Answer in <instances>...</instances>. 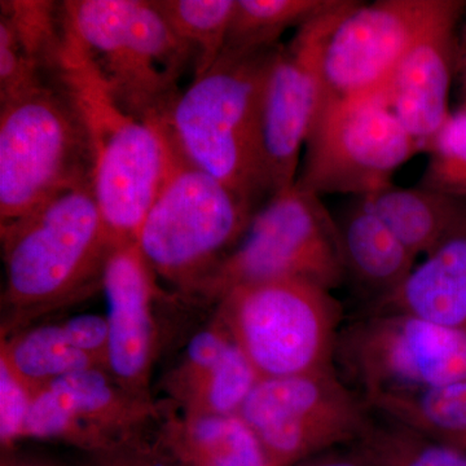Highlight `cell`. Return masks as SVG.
<instances>
[{
	"mask_svg": "<svg viewBox=\"0 0 466 466\" xmlns=\"http://www.w3.org/2000/svg\"><path fill=\"white\" fill-rule=\"evenodd\" d=\"M460 66H461L462 73H464L465 101L462 106H466V18L464 27H462L461 33H460Z\"/></svg>",
	"mask_w": 466,
	"mask_h": 466,
	"instance_id": "33",
	"label": "cell"
},
{
	"mask_svg": "<svg viewBox=\"0 0 466 466\" xmlns=\"http://www.w3.org/2000/svg\"><path fill=\"white\" fill-rule=\"evenodd\" d=\"M90 466H177L179 462L164 453L142 446L137 441H126L112 449L96 451Z\"/></svg>",
	"mask_w": 466,
	"mask_h": 466,
	"instance_id": "30",
	"label": "cell"
},
{
	"mask_svg": "<svg viewBox=\"0 0 466 466\" xmlns=\"http://www.w3.org/2000/svg\"><path fill=\"white\" fill-rule=\"evenodd\" d=\"M2 245L5 296L16 308H41L73 296L95 275L103 276L116 247L90 182L2 226Z\"/></svg>",
	"mask_w": 466,
	"mask_h": 466,
	"instance_id": "4",
	"label": "cell"
},
{
	"mask_svg": "<svg viewBox=\"0 0 466 466\" xmlns=\"http://www.w3.org/2000/svg\"><path fill=\"white\" fill-rule=\"evenodd\" d=\"M280 45L225 50L174 101L164 130L184 159L257 210L268 200L262 155V101Z\"/></svg>",
	"mask_w": 466,
	"mask_h": 466,
	"instance_id": "1",
	"label": "cell"
},
{
	"mask_svg": "<svg viewBox=\"0 0 466 466\" xmlns=\"http://www.w3.org/2000/svg\"><path fill=\"white\" fill-rule=\"evenodd\" d=\"M372 410L333 370L259 380L238 415L250 426L269 466L299 464L336 444L357 441Z\"/></svg>",
	"mask_w": 466,
	"mask_h": 466,
	"instance_id": "10",
	"label": "cell"
},
{
	"mask_svg": "<svg viewBox=\"0 0 466 466\" xmlns=\"http://www.w3.org/2000/svg\"><path fill=\"white\" fill-rule=\"evenodd\" d=\"M381 218L400 240L420 258L431 253L466 217V202L413 187H385L359 198Z\"/></svg>",
	"mask_w": 466,
	"mask_h": 466,
	"instance_id": "20",
	"label": "cell"
},
{
	"mask_svg": "<svg viewBox=\"0 0 466 466\" xmlns=\"http://www.w3.org/2000/svg\"><path fill=\"white\" fill-rule=\"evenodd\" d=\"M466 3L444 0L437 17L401 58L383 95L408 133L428 148L449 118L453 70L460 63V30Z\"/></svg>",
	"mask_w": 466,
	"mask_h": 466,
	"instance_id": "15",
	"label": "cell"
},
{
	"mask_svg": "<svg viewBox=\"0 0 466 466\" xmlns=\"http://www.w3.org/2000/svg\"><path fill=\"white\" fill-rule=\"evenodd\" d=\"M357 5L358 0H337L329 11L299 27L279 51L262 101V155L269 198L296 183L300 155L324 103L328 42Z\"/></svg>",
	"mask_w": 466,
	"mask_h": 466,
	"instance_id": "12",
	"label": "cell"
},
{
	"mask_svg": "<svg viewBox=\"0 0 466 466\" xmlns=\"http://www.w3.org/2000/svg\"><path fill=\"white\" fill-rule=\"evenodd\" d=\"M364 400L466 380V332L400 312H372L339 337L337 350Z\"/></svg>",
	"mask_w": 466,
	"mask_h": 466,
	"instance_id": "11",
	"label": "cell"
},
{
	"mask_svg": "<svg viewBox=\"0 0 466 466\" xmlns=\"http://www.w3.org/2000/svg\"><path fill=\"white\" fill-rule=\"evenodd\" d=\"M64 333L76 349L96 360L106 370L108 358V319L96 314L78 315L61 323Z\"/></svg>",
	"mask_w": 466,
	"mask_h": 466,
	"instance_id": "29",
	"label": "cell"
},
{
	"mask_svg": "<svg viewBox=\"0 0 466 466\" xmlns=\"http://www.w3.org/2000/svg\"><path fill=\"white\" fill-rule=\"evenodd\" d=\"M424 150L383 96L325 99L305 146L296 184L323 195L367 198L392 184L395 171Z\"/></svg>",
	"mask_w": 466,
	"mask_h": 466,
	"instance_id": "9",
	"label": "cell"
},
{
	"mask_svg": "<svg viewBox=\"0 0 466 466\" xmlns=\"http://www.w3.org/2000/svg\"><path fill=\"white\" fill-rule=\"evenodd\" d=\"M219 300L223 328L260 380L333 370L341 309L332 291L279 279L241 285Z\"/></svg>",
	"mask_w": 466,
	"mask_h": 466,
	"instance_id": "7",
	"label": "cell"
},
{
	"mask_svg": "<svg viewBox=\"0 0 466 466\" xmlns=\"http://www.w3.org/2000/svg\"><path fill=\"white\" fill-rule=\"evenodd\" d=\"M444 0L358 2L325 51V99L383 96L401 58Z\"/></svg>",
	"mask_w": 466,
	"mask_h": 466,
	"instance_id": "13",
	"label": "cell"
},
{
	"mask_svg": "<svg viewBox=\"0 0 466 466\" xmlns=\"http://www.w3.org/2000/svg\"><path fill=\"white\" fill-rule=\"evenodd\" d=\"M165 446L184 466H269L258 438L238 413L187 415L167 426Z\"/></svg>",
	"mask_w": 466,
	"mask_h": 466,
	"instance_id": "21",
	"label": "cell"
},
{
	"mask_svg": "<svg viewBox=\"0 0 466 466\" xmlns=\"http://www.w3.org/2000/svg\"><path fill=\"white\" fill-rule=\"evenodd\" d=\"M364 400L377 415L466 451V380L429 390L377 395Z\"/></svg>",
	"mask_w": 466,
	"mask_h": 466,
	"instance_id": "22",
	"label": "cell"
},
{
	"mask_svg": "<svg viewBox=\"0 0 466 466\" xmlns=\"http://www.w3.org/2000/svg\"><path fill=\"white\" fill-rule=\"evenodd\" d=\"M299 279L332 291L346 279L339 225L321 198L299 188L271 196L244 238L196 289L220 299L241 285Z\"/></svg>",
	"mask_w": 466,
	"mask_h": 466,
	"instance_id": "8",
	"label": "cell"
},
{
	"mask_svg": "<svg viewBox=\"0 0 466 466\" xmlns=\"http://www.w3.org/2000/svg\"><path fill=\"white\" fill-rule=\"evenodd\" d=\"M2 466H58L45 460L30 458H7L3 460Z\"/></svg>",
	"mask_w": 466,
	"mask_h": 466,
	"instance_id": "32",
	"label": "cell"
},
{
	"mask_svg": "<svg viewBox=\"0 0 466 466\" xmlns=\"http://www.w3.org/2000/svg\"><path fill=\"white\" fill-rule=\"evenodd\" d=\"M152 5L191 50L193 78L204 75L225 51L236 0H152Z\"/></svg>",
	"mask_w": 466,
	"mask_h": 466,
	"instance_id": "25",
	"label": "cell"
},
{
	"mask_svg": "<svg viewBox=\"0 0 466 466\" xmlns=\"http://www.w3.org/2000/svg\"><path fill=\"white\" fill-rule=\"evenodd\" d=\"M34 391L0 359V441L9 447L21 440Z\"/></svg>",
	"mask_w": 466,
	"mask_h": 466,
	"instance_id": "28",
	"label": "cell"
},
{
	"mask_svg": "<svg viewBox=\"0 0 466 466\" xmlns=\"http://www.w3.org/2000/svg\"><path fill=\"white\" fill-rule=\"evenodd\" d=\"M373 312L413 315L466 332V217Z\"/></svg>",
	"mask_w": 466,
	"mask_h": 466,
	"instance_id": "18",
	"label": "cell"
},
{
	"mask_svg": "<svg viewBox=\"0 0 466 466\" xmlns=\"http://www.w3.org/2000/svg\"><path fill=\"white\" fill-rule=\"evenodd\" d=\"M426 150L431 157L417 187L466 202V106L450 113Z\"/></svg>",
	"mask_w": 466,
	"mask_h": 466,
	"instance_id": "27",
	"label": "cell"
},
{
	"mask_svg": "<svg viewBox=\"0 0 466 466\" xmlns=\"http://www.w3.org/2000/svg\"><path fill=\"white\" fill-rule=\"evenodd\" d=\"M152 274L137 242H127L113 248L101 276L109 306L106 370L140 397L146 394L155 341Z\"/></svg>",
	"mask_w": 466,
	"mask_h": 466,
	"instance_id": "16",
	"label": "cell"
},
{
	"mask_svg": "<svg viewBox=\"0 0 466 466\" xmlns=\"http://www.w3.org/2000/svg\"><path fill=\"white\" fill-rule=\"evenodd\" d=\"M150 413L146 398L126 390L106 368H88L34 391L23 438L96 452L134 441L131 431Z\"/></svg>",
	"mask_w": 466,
	"mask_h": 466,
	"instance_id": "14",
	"label": "cell"
},
{
	"mask_svg": "<svg viewBox=\"0 0 466 466\" xmlns=\"http://www.w3.org/2000/svg\"><path fill=\"white\" fill-rule=\"evenodd\" d=\"M90 167L84 125L55 75L0 106L2 226L70 187L90 182Z\"/></svg>",
	"mask_w": 466,
	"mask_h": 466,
	"instance_id": "6",
	"label": "cell"
},
{
	"mask_svg": "<svg viewBox=\"0 0 466 466\" xmlns=\"http://www.w3.org/2000/svg\"><path fill=\"white\" fill-rule=\"evenodd\" d=\"M256 211L174 148L137 244L153 272L196 289L238 247Z\"/></svg>",
	"mask_w": 466,
	"mask_h": 466,
	"instance_id": "5",
	"label": "cell"
},
{
	"mask_svg": "<svg viewBox=\"0 0 466 466\" xmlns=\"http://www.w3.org/2000/svg\"><path fill=\"white\" fill-rule=\"evenodd\" d=\"M259 380L225 328H217L188 343L177 392L187 415H236Z\"/></svg>",
	"mask_w": 466,
	"mask_h": 466,
	"instance_id": "17",
	"label": "cell"
},
{
	"mask_svg": "<svg viewBox=\"0 0 466 466\" xmlns=\"http://www.w3.org/2000/svg\"><path fill=\"white\" fill-rule=\"evenodd\" d=\"M57 81L78 113L90 150V182L115 245L137 242L167 179L174 147L161 126L122 108L63 26Z\"/></svg>",
	"mask_w": 466,
	"mask_h": 466,
	"instance_id": "2",
	"label": "cell"
},
{
	"mask_svg": "<svg viewBox=\"0 0 466 466\" xmlns=\"http://www.w3.org/2000/svg\"><path fill=\"white\" fill-rule=\"evenodd\" d=\"M337 0H236L225 50H257L280 45L290 27L305 25Z\"/></svg>",
	"mask_w": 466,
	"mask_h": 466,
	"instance_id": "26",
	"label": "cell"
},
{
	"mask_svg": "<svg viewBox=\"0 0 466 466\" xmlns=\"http://www.w3.org/2000/svg\"><path fill=\"white\" fill-rule=\"evenodd\" d=\"M60 14L116 103L162 127L193 55L152 0H69Z\"/></svg>",
	"mask_w": 466,
	"mask_h": 466,
	"instance_id": "3",
	"label": "cell"
},
{
	"mask_svg": "<svg viewBox=\"0 0 466 466\" xmlns=\"http://www.w3.org/2000/svg\"><path fill=\"white\" fill-rule=\"evenodd\" d=\"M337 225L346 278L351 276L375 300L400 287L415 268L419 258L361 198H355Z\"/></svg>",
	"mask_w": 466,
	"mask_h": 466,
	"instance_id": "19",
	"label": "cell"
},
{
	"mask_svg": "<svg viewBox=\"0 0 466 466\" xmlns=\"http://www.w3.org/2000/svg\"><path fill=\"white\" fill-rule=\"evenodd\" d=\"M291 466H370L357 452L350 456H339V458H329L309 462V464H296Z\"/></svg>",
	"mask_w": 466,
	"mask_h": 466,
	"instance_id": "31",
	"label": "cell"
},
{
	"mask_svg": "<svg viewBox=\"0 0 466 466\" xmlns=\"http://www.w3.org/2000/svg\"><path fill=\"white\" fill-rule=\"evenodd\" d=\"M0 359L33 391L70 373L101 367L69 342L61 324L43 325L18 334L3 343Z\"/></svg>",
	"mask_w": 466,
	"mask_h": 466,
	"instance_id": "23",
	"label": "cell"
},
{
	"mask_svg": "<svg viewBox=\"0 0 466 466\" xmlns=\"http://www.w3.org/2000/svg\"><path fill=\"white\" fill-rule=\"evenodd\" d=\"M355 452L370 466H466V451L381 415L370 417Z\"/></svg>",
	"mask_w": 466,
	"mask_h": 466,
	"instance_id": "24",
	"label": "cell"
}]
</instances>
